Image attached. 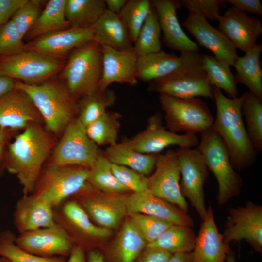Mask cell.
Returning <instances> with one entry per match:
<instances>
[{"label":"cell","mask_w":262,"mask_h":262,"mask_svg":"<svg viewBox=\"0 0 262 262\" xmlns=\"http://www.w3.org/2000/svg\"><path fill=\"white\" fill-rule=\"evenodd\" d=\"M111 167L118 180L129 191L140 192L147 189V177L124 166L111 164Z\"/></svg>","instance_id":"bcb514c9"},{"label":"cell","mask_w":262,"mask_h":262,"mask_svg":"<svg viewBox=\"0 0 262 262\" xmlns=\"http://www.w3.org/2000/svg\"><path fill=\"white\" fill-rule=\"evenodd\" d=\"M192 252L172 254L167 262H191Z\"/></svg>","instance_id":"11a10c76"},{"label":"cell","mask_w":262,"mask_h":262,"mask_svg":"<svg viewBox=\"0 0 262 262\" xmlns=\"http://www.w3.org/2000/svg\"><path fill=\"white\" fill-rule=\"evenodd\" d=\"M196 148L202 155L208 170L214 175L218 190V205L222 206L241 192L242 179L233 168L227 149L217 132L212 128L201 133Z\"/></svg>","instance_id":"8992f818"},{"label":"cell","mask_w":262,"mask_h":262,"mask_svg":"<svg viewBox=\"0 0 262 262\" xmlns=\"http://www.w3.org/2000/svg\"><path fill=\"white\" fill-rule=\"evenodd\" d=\"M231 251L218 231L212 208L209 206L196 236L191 262H224Z\"/></svg>","instance_id":"cb8c5ba5"},{"label":"cell","mask_w":262,"mask_h":262,"mask_svg":"<svg viewBox=\"0 0 262 262\" xmlns=\"http://www.w3.org/2000/svg\"><path fill=\"white\" fill-rule=\"evenodd\" d=\"M213 87L216 112L212 128L222 140L234 169L242 171L255 163L257 153L243 119L244 94L239 97L228 98L221 90Z\"/></svg>","instance_id":"7a4b0ae2"},{"label":"cell","mask_w":262,"mask_h":262,"mask_svg":"<svg viewBox=\"0 0 262 262\" xmlns=\"http://www.w3.org/2000/svg\"><path fill=\"white\" fill-rule=\"evenodd\" d=\"M0 262H11L7 258L0 256Z\"/></svg>","instance_id":"91938a15"},{"label":"cell","mask_w":262,"mask_h":262,"mask_svg":"<svg viewBox=\"0 0 262 262\" xmlns=\"http://www.w3.org/2000/svg\"><path fill=\"white\" fill-rule=\"evenodd\" d=\"M53 210L55 223L64 229L75 246H81L85 252L87 248L88 251L91 250V242L111 235L110 229L95 224L74 200L63 202Z\"/></svg>","instance_id":"4fadbf2b"},{"label":"cell","mask_w":262,"mask_h":262,"mask_svg":"<svg viewBox=\"0 0 262 262\" xmlns=\"http://www.w3.org/2000/svg\"><path fill=\"white\" fill-rule=\"evenodd\" d=\"M196 238L191 227L173 224L146 247L160 248L171 254L190 252L194 249Z\"/></svg>","instance_id":"836d02e7"},{"label":"cell","mask_w":262,"mask_h":262,"mask_svg":"<svg viewBox=\"0 0 262 262\" xmlns=\"http://www.w3.org/2000/svg\"><path fill=\"white\" fill-rule=\"evenodd\" d=\"M105 0H66L65 15L71 27H92L104 12Z\"/></svg>","instance_id":"d6a6232c"},{"label":"cell","mask_w":262,"mask_h":262,"mask_svg":"<svg viewBox=\"0 0 262 262\" xmlns=\"http://www.w3.org/2000/svg\"><path fill=\"white\" fill-rule=\"evenodd\" d=\"M101 49L102 67L99 89H106L114 82L131 86L137 84L136 66L138 56L133 46L120 50L101 46Z\"/></svg>","instance_id":"d6986e66"},{"label":"cell","mask_w":262,"mask_h":262,"mask_svg":"<svg viewBox=\"0 0 262 262\" xmlns=\"http://www.w3.org/2000/svg\"><path fill=\"white\" fill-rule=\"evenodd\" d=\"M92 27L93 40L100 46L120 50L132 47L129 32L119 14L106 9Z\"/></svg>","instance_id":"4316f807"},{"label":"cell","mask_w":262,"mask_h":262,"mask_svg":"<svg viewBox=\"0 0 262 262\" xmlns=\"http://www.w3.org/2000/svg\"><path fill=\"white\" fill-rule=\"evenodd\" d=\"M14 89L26 94L44 120L48 130L58 134L74 119L78 111L76 98L67 87L48 80L39 84H28L19 81Z\"/></svg>","instance_id":"3957f363"},{"label":"cell","mask_w":262,"mask_h":262,"mask_svg":"<svg viewBox=\"0 0 262 262\" xmlns=\"http://www.w3.org/2000/svg\"><path fill=\"white\" fill-rule=\"evenodd\" d=\"M262 44H256L241 57H238L233 66L237 82L247 86L249 91L262 99V70L260 61Z\"/></svg>","instance_id":"4dcf8cb0"},{"label":"cell","mask_w":262,"mask_h":262,"mask_svg":"<svg viewBox=\"0 0 262 262\" xmlns=\"http://www.w3.org/2000/svg\"><path fill=\"white\" fill-rule=\"evenodd\" d=\"M15 83L12 78L0 75V98L13 90Z\"/></svg>","instance_id":"816d5d0a"},{"label":"cell","mask_w":262,"mask_h":262,"mask_svg":"<svg viewBox=\"0 0 262 262\" xmlns=\"http://www.w3.org/2000/svg\"><path fill=\"white\" fill-rule=\"evenodd\" d=\"M179 163L182 195L189 200L201 220L206 215L204 185L208 169L200 152L196 148L180 147L175 150Z\"/></svg>","instance_id":"7c38bea8"},{"label":"cell","mask_w":262,"mask_h":262,"mask_svg":"<svg viewBox=\"0 0 262 262\" xmlns=\"http://www.w3.org/2000/svg\"><path fill=\"white\" fill-rule=\"evenodd\" d=\"M102 67L101 46L92 40L71 52L61 76L69 93L77 99L99 89Z\"/></svg>","instance_id":"5b68a950"},{"label":"cell","mask_w":262,"mask_h":262,"mask_svg":"<svg viewBox=\"0 0 262 262\" xmlns=\"http://www.w3.org/2000/svg\"><path fill=\"white\" fill-rule=\"evenodd\" d=\"M184 59V52L177 56L162 50L139 56L136 66L137 78L150 82L168 76L181 66Z\"/></svg>","instance_id":"f1b7e54d"},{"label":"cell","mask_w":262,"mask_h":262,"mask_svg":"<svg viewBox=\"0 0 262 262\" xmlns=\"http://www.w3.org/2000/svg\"><path fill=\"white\" fill-rule=\"evenodd\" d=\"M72 196L91 221L101 227L110 229L116 228L127 213L125 194L102 192L87 181Z\"/></svg>","instance_id":"8fae6325"},{"label":"cell","mask_w":262,"mask_h":262,"mask_svg":"<svg viewBox=\"0 0 262 262\" xmlns=\"http://www.w3.org/2000/svg\"><path fill=\"white\" fill-rule=\"evenodd\" d=\"M154 172L147 177V190L154 196L187 213L188 205L181 194L179 160L175 150L158 154Z\"/></svg>","instance_id":"5bb4252c"},{"label":"cell","mask_w":262,"mask_h":262,"mask_svg":"<svg viewBox=\"0 0 262 262\" xmlns=\"http://www.w3.org/2000/svg\"><path fill=\"white\" fill-rule=\"evenodd\" d=\"M222 235L228 245L244 240L261 253L262 206L247 201L245 206L229 209Z\"/></svg>","instance_id":"9a60e30c"},{"label":"cell","mask_w":262,"mask_h":262,"mask_svg":"<svg viewBox=\"0 0 262 262\" xmlns=\"http://www.w3.org/2000/svg\"><path fill=\"white\" fill-rule=\"evenodd\" d=\"M13 222L19 233L50 227L55 224L53 208L32 194L17 202Z\"/></svg>","instance_id":"484cf974"},{"label":"cell","mask_w":262,"mask_h":262,"mask_svg":"<svg viewBox=\"0 0 262 262\" xmlns=\"http://www.w3.org/2000/svg\"><path fill=\"white\" fill-rule=\"evenodd\" d=\"M220 30L235 47L246 53L256 44L262 33L261 21L230 6L217 19Z\"/></svg>","instance_id":"44dd1931"},{"label":"cell","mask_w":262,"mask_h":262,"mask_svg":"<svg viewBox=\"0 0 262 262\" xmlns=\"http://www.w3.org/2000/svg\"><path fill=\"white\" fill-rule=\"evenodd\" d=\"M42 3L40 0H27L12 17L11 19L23 38L39 17Z\"/></svg>","instance_id":"ee69618b"},{"label":"cell","mask_w":262,"mask_h":262,"mask_svg":"<svg viewBox=\"0 0 262 262\" xmlns=\"http://www.w3.org/2000/svg\"><path fill=\"white\" fill-rule=\"evenodd\" d=\"M152 9L149 0H129L122 9L119 15L125 23L134 43L138 33Z\"/></svg>","instance_id":"b9f144b4"},{"label":"cell","mask_w":262,"mask_h":262,"mask_svg":"<svg viewBox=\"0 0 262 262\" xmlns=\"http://www.w3.org/2000/svg\"><path fill=\"white\" fill-rule=\"evenodd\" d=\"M92 27H70L42 35L25 45L24 50H32L49 56L58 58L93 40Z\"/></svg>","instance_id":"ffe728a7"},{"label":"cell","mask_w":262,"mask_h":262,"mask_svg":"<svg viewBox=\"0 0 262 262\" xmlns=\"http://www.w3.org/2000/svg\"><path fill=\"white\" fill-rule=\"evenodd\" d=\"M82 98L81 103L78 104L79 115L77 118L84 127L101 117L116 100L115 93L109 88L98 89Z\"/></svg>","instance_id":"d590c367"},{"label":"cell","mask_w":262,"mask_h":262,"mask_svg":"<svg viewBox=\"0 0 262 262\" xmlns=\"http://www.w3.org/2000/svg\"><path fill=\"white\" fill-rule=\"evenodd\" d=\"M127 0H105L106 8L110 11L119 14Z\"/></svg>","instance_id":"db71d44e"},{"label":"cell","mask_w":262,"mask_h":262,"mask_svg":"<svg viewBox=\"0 0 262 262\" xmlns=\"http://www.w3.org/2000/svg\"><path fill=\"white\" fill-rule=\"evenodd\" d=\"M66 0H50L47 2L39 17L24 37L35 39L45 34L70 27L65 15Z\"/></svg>","instance_id":"1f68e13d"},{"label":"cell","mask_w":262,"mask_h":262,"mask_svg":"<svg viewBox=\"0 0 262 262\" xmlns=\"http://www.w3.org/2000/svg\"><path fill=\"white\" fill-rule=\"evenodd\" d=\"M89 171L78 165L48 166L41 171L31 194L55 208L85 185Z\"/></svg>","instance_id":"52a82bcc"},{"label":"cell","mask_w":262,"mask_h":262,"mask_svg":"<svg viewBox=\"0 0 262 262\" xmlns=\"http://www.w3.org/2000/svg\"><path fill=\"white\" fill-rule=\"evenodd\" d=\"M224 262H236L235 254L232 251L227 254Z\"/></svg>","instance_id":"680465c9"},{"label":"cell","mask_w":262,"mask_h":262,"mask_svg":"<svg viewBox=\"0 0 262 262\" xmlns=\"http://www.w3.org/2000/svg\"><path fill=\"white\" fill-rule=\"evenodd\" d=\"M183 26L196 39L199 44L211 51L219 61L233 66L238 56L236 48L218 29L210 25L198 13L189 12Z\"/></svg>","instance_id":"ac0fdd59"},{"label":"cell","mask_w":262,"mask_h":262,"mask_svg":"<svg viewBox=\"0 0 262 262\" xmlns=\"http://www.w3.org/2000/svg\"><path fill=\"white\" fill-rule=\"evenodd\" d=\"M102 154L111 164L127 167L146 176L154 169L158 155L138 152L125 141L108 146Z\"/></svg>","instance_id":"f546056e"},{"label":"cell","mask_w":262,"mask_h":262,"mask_svg":"<svg viewBox=\"0 0 262 262\" xmlns=\"http://www.w3.org/2000/svg\"><path fill=\"white\" fill-rule=\"evenodd\" d=\"M3 146H4V145L0 146V158H1V157L2 156V154L3 153Z\"/></svg>","instance_id":"94428289"},{"label":"cell","mask_w":262,"mask_h":262,"mask_svg":"<svg viewBox=\"0 0 262 262\" xmlns=\"http://www.w3.org/2000/svg\"><path fill=\"white\" fill-rule=\"evenodd\" d=\"M181 4L189 12H195L206 19L217 20L221 16V10L224 7L225 0H183Z\"/></svg>","instance_id":"7dc6e473"},{"label":"cell","mask_w":262,"mask_h":262,"mask_svg":"<svg viewBox=\"0 0 262 262\" xmlns=\"http://www.w3.org/2000/svg\"><path fill=\"white\" fill-rule=\"evenodd\" d=\"M201 63L213 87L224 90L230 98L238 97L237 82L229 66L207 54H201Z\"/></svg>","instance_id":"e575fe53"},{"label":"cell","mask_w":262,"mask_h":262,"mask_svg":"<svg viewBox=\"0 0 262 262\" xmlns=\"http://www.w3.org/2000/svg\"><path fill=\"white\" fill-rule=\"evenodd\" d=\"M246 131L255 150L262 151V99L250 91L244 93L242 105Z\"/></svg>","instance_id":"8d00e7d4"},{"label":"cell","mask_w":262,"mask_h":262,"mask_svg":"<svg viewBox=\"0 0 262 262\" xmlns=\"http://www.w3.org/2000/svg\"><path fill=\"white\" fill-rule=\"evenodd\" d=\"M129 215V219L147 244L155 241L173 225L166 220L140 213Z\"/></svg>","instance_id":"7bdbcfd3"},{"label":"cell","mask_w":262,"mask_h":262,"mask_svg":"<svg viewBox=\"0 0 262 262\" xmlns=\"http://www.w3.org/2000/svg\"><path fill=\"white\" fill-rule=\"evenodd\" d=\"M7 130L0 127V146L4 145L5 142L8 136Z\"/></svg>","instance_id":"6f0895ef"},{"label":"cell","mask_w":262,"mask_h":262,"mask_svg":"<svg viewBox=\"0 0 262 262\" xmlns=\"http://www.w3.org/2000/svg\"><path fill=\"white\" fill-rule=\"evenodd\" d=\"M54 145L52 137L37 123L27 125L9 144L4 166L17 177L23 195L33 191Z\"/></svg>","instance_id":"6da1fadb"},{"label":"cell","mask_w":262,"mask_h":262,"mask_svg":"<svg viewBox=\"0 0 262 262\" xmlns=\"http://www.w3.org/2000/svg\"><path fill=\"white\" fill-rule=\"evenodd\" d=\"M67 262H87L85 250L81 246H74Z\"/></svg>","instance_id":"f5cc1de1"},{"label":"cell","mask_w":262,"mask_h":262,"mask_svg":"<svg viewBox=\"0 0 262 262\" xmlns=\"http://www.w3.org/2000/svg\"><path fill=\"white\" fill-rule=\"evenodd\" d=\"M125 141L137 151L147 154H159L172 145L192 148L197 146L199 142L196 134H179L169 131L163 126L162 115L159 113L148 119L144 130Z\"/></svg>","instance_id":"2e32d148"},{"label":"cell","mask_w":262,"mask_h":262,"mask_svg":"<svg viewBox=\"0 0 262 262\" xmlns=\"http://www.w3.org/2000/svg\"><path fill=\"white\" fill-rule=\"evenodd\" d=\"M87 181L97 190L104 193L125 194L129 192L114 175L111 163L102 153L89 169Z\"/></svg>","instance_id":"f35d334b"},{"label":"cell","mask_w":262,"mask_h":262,"mask_svg":"<svg viewBox=\"0 0 262 262\" xmlns=\"http://www.w3.org/2000/svg\"><path fill=\"white\" fill-rule=\"evenodd\" d=\"M65 63L60 58L24 50L0 56V75L18 79L28 84H39L62 71Z\"/></svg>","instance_id":"9c48e42d"},{"label":"cell","mask_w":262,"mask_h":262,"mask_svg":"<svg viewBox=\"0 0 262 262\" xmlns=\"http://www.w3.org/2000/svg\"><path fill=\"white\" fill-rule=\"evenodd\" d=\"M121 115L107 111L101 117L85 127L88 137L97 146L114 145L117 143L120 129Z\"/></svg>","instance_id":"74e56055"},{"label":"cell","mask_w":262,"mask_h":262,"mask_svg":"<svg viewBox=\"0 0 262 262\" xmlns=\"http://www.w3.org/2000/svg\"><path fill=\"white\" fill-rule=\"evenodd\" d=\"M42 117L29 97L14 89L0 98V127L7 129L25 128L39 124Z\"/></svg>","instance_id":"d4e9b609"},{"label":"cell","mask_w":262,"mask_h":262,"mask_svg":"<svg viewBox=\"0 0 262 262\" xmlns=\"http://www.w3.org/2000/svg\"><path fill=\"white\" fill-rule=\"evenodd\" d=\"M238 11L262 15V6L260 0H226Z\"/></svg>","instance_id":"f907efd6"},{"label":"cell","mask_w":262,"mask_h":262,"mask_svg":"<svg viewBox=\"0 0 262 262\" xmlns=\"http://www.w3.org/2000/svg\"><path fill=\"white\" fill-rule=\"evenodd\" d=\"M15 234L10 230L0 233V256L11 262H67L65 257H44L29 253L15 243Z\"/></svg>","instance_id":"60d3db41"},{"label":"cell","mask_w":262,"mask_h":262,"mask_svg":"<svg viewBox=\"0 0 262 262\" xmlns=\"http://www.w3.org/2000/svg\"><path fill=\"white\" fill-rule=\"evenodd\" d=\"M181 66L171 74L150 82L148 90L179 98L203 97L213 99L210 84L201 63V54L185 52Z\"/></svg>","instance_id":"277c9868"},{"label":"cell","mask_w":262,"mask_h":262,"mask_svg":"<svg viewBox=\"0 0 262 262\" xmlns=\"http://www.w3.org/2000/svg\"><path fill=\"white\" fill-rule=\"evenodd\" d=\"M27 0H0V26L6 23Z\"/></svg>","instance_id":"681fc988"},{"label":"cell","mask_w":262,"mask_h":262,"mask_svg":"<svg viewBox=\"0 0 262 262\" xmlns=\"http://www.w3.org/2000/svg\"><path fill=\"white\" fill-rule=\"evenodd\" d=\"M151 4L156 12L166 45L180 53L189 51L199 53L197 44L187 36L178 20L176 11L181 2L172 0H154Z\"/></svg>","instance_id":"603a6c76"},{"label":"cell","mask_w":262,"mask_h":262,"mask_svg":"<svg viewBox=\"0 0 262 262\" xmlns=\"http://www.w3.org/2000/svg\"><path fill=\"white\" fill-rule=\"evenodd\" d=\"M161 32L156 12L152 7L133 46L138 57L161 50Z\"/></svg>","instance_id":"ab89813d"},{"label":"cell","mask_w":262,"mask_h":262,"mask_svg":"<svg viewBox=\"0 0 262 262\" xmlns=\"http://www.w3.org/2000/svg\"><path fill=\"white\" fill-rule=\"evenodd\" d=\"M87 262H105L102 253L97 249L87 252Z\"/></svg>","instance_id":"9f6ffc18"},{"label":"cell","mask_w":262,"mask_h":262,"mask_svg":"<svg viewBox=\"0 0 262 262\" xmlns=\"http://www.w3.org/2000/svg\"><path fill=\"white\" fill-rule=\"evenodd\" d=\"M23 38L10 19L0 26V56H8L24 50Z\"/></svg>","instance_id":"f6af8a7d"},{"label":"cell","mask_w":262,"mask_h":262,"mask_svg":"<svg viewBox=\"0 0 262 262\" xmlns=\"http://www.w3.org/2000/svg\"><path fill=\"white\" fill-rule=\"evenodd\" d=\"M102 153L88 137L85 127L77 118L64 131L48 166L78 165L90 169Z\"/></svg>","instance_id":"30bf717a"},{"label":"cell","mask_w":262,"mask_h":262,"mask_svg":"<svg viewBox=\"0 0 262 262\" xmlns=\"http://www.w3.org/2000/svg\"><path fill=\"white\" fill-rule=\"evenodd\" d=\"M172 254L160 248L146 247L134 262H167Z\"/></svg>","instance_id":"c3c4849f"},{"label":"cell","mask_w":262,"mask_h":262,"mask_svg":"<svg viewBox=\"0 0 262 262\" xmlns=\"http://www.w3.org/2000/svg\"><path fill=\"white\" fill-rule=\"evenodd\" d=\"M128 214L140 213L159 218L172 224L193 227L194 222L187 213L151 193L147 189L127 196Z\"/></svg>","instance_id":"7402d4cb"},{"label":"cell","mask_w":262,"mask_h":262,"mask_svg":"<svg viewBox=\"0 0 262 262\" xmlns=\"http://www.w3.org/2000/svg\"><path fill=\"white\" fill-rule=\"evenodd\" d=\"M16 244L23 250L44 257L69 256L75 245L60 226L54 225L20 233Z\"/></svg>","instance_id":"e0dca14e"},{"label":"cell","mask_w":262,"mask_h":262,"mask_svg":"<svg viewBox=\"0 0 262 262\" xmlns=\"http://www.w3.org/2000/svg\"><path fill=\"white\" fill-rule=\"evenodd\" d=\"M147 244L128 219L107 251V259L110 262H134Z\"/></svg>","instance_id":"83f0119b"},{"label":"cell","mask_w":262,"mask_h":262,"mask_svg":"<svg viewBox=\"0 0 262 262\" xmlns=\"http://www.w3.org/2000/svg\"><path fill=\"white\" fill-rule=\"evenodd\" d=\"M159 98L165 113V127L169 131L196 134L212 127L214 118L201 99L179 98L164 94H160Z\"/></svg>","instance_id":"ba28073f"}]
</instances>
